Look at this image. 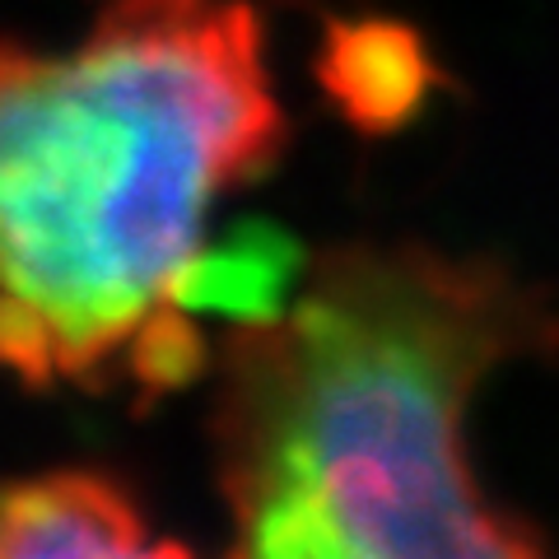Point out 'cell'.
Listing matches in <instances>:
<instances>
[{
  "label": "cell",
  "instance_id": "4",
  "mask_svg": "<svg viewBox=\"0 0 559 559\" xmlns=\"http://www.w3.org/2000/svg\"><path fill=\"white\" fill-rule=\"evenodd\" d=\"M326 75H331V90L349 103V112H355L364 127H382V121L401 117L415 103L425 66L415 57L411 33L364 24L331 43Z\"/></svg>",
  "mask_w": 559,
  "mask_h": 559
},
{
  "label": "cell",
  "instance_id": "2",
  "mask_svg": "<svg viewBox=\"0 0 559 559\" xmlns=\"http://www.w3.org/2000/svg\"><path fill=\"white\" fill-rule=\"evenodd\" d=\"M559 349V308L499 261L355 242L224 322L210 401L238 555H540L466 457L485 378Z\"/></svg>",
  "mask_w": 559,
  "mask_h": 559
},
{
  "label": "cell",
  "instance_id": "1",
  "mask_svg": "<svg viewBox=\"0 0 559 559\" xmlns=\"http://www.w3.org/2000/svg\"><path fill=\"white\" fill-rule=\"evenodd\" d=\"M280 145L248 0H108L70 47L0 43V364L140 396L201 373L210 224Z\"/></svg>",
  "mask_w": 559,
  "mask_h": 559
},
{
  "label": "cell",
  "instance_id": "3",
  "mask_svg": "<svg viewBox=\"0 0 559 559\" xmlns=\"http://www.w3.org/2000/svg\"><path fill=\"white\" fill-rule=\"evenodd\" d=\"M178 550L182 540L154 536L140 503L98 471H43V476L0 485V559Z\"/></svg>",
  "mask_w": 559,
  "mask_h": 559
}]
</instances>
